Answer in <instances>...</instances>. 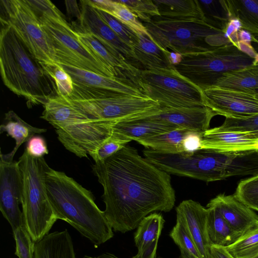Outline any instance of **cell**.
Returning <instances> with one entry per match:
<instances>
[{"label": "cell", "instance_id": "1", "mask_svg": "<svg viewBox=\"0 0 258 258\" xmlns=\"http://www.w3.org/2000/svg\"><path fill=\"white\" fill-rule=\"evenodd\" d=\"M92 170L103 187L105 216L116 232L132 231L152 212H168L175 205L170 174L130 145L95 162Z\"/></svg>", "mask_w": 258, "mask_h": 258}, {"label": "cell", "instance_id": "2", "mask_svg": "<svg viewBox=\"0 0 258 258\" xmlns=\"http://www.w3.org/2000/svg\"><path fill=\"white\" fill-rule=\"evenodd\" d=\"M45 182L57 219L70 224L96 246L113 237L104 211L95 204L90 190L65 173L50 167L46 171Z\"/></svg>", "mask_w": 258, "mask_h": 258}, {"label": "cell", "instance_id": "3", "mask_svg": "<svg viewBox=\"0 0 258 258\" xmlns=\"http://www.w3.org/2000/svg\"><path fill=\"white\" fill-rule=\"evenodd\" d=\"M1 73L5 85L25 97L28 105L42 104L57 95L54 81L9 26L1 23Z\"/></svg>", "mask_w": 258, "mask_h": 258}, {"label": "cell", "instance_id": "4", "mask_svg": "<svg viewBox=\"0 0 258 258\" xmlns=\"http://www.w3.org/2000/svg\"><path fill=\"white\" fill-rule=\"evenodd\" d=\"M39 18L53 50L55 62L113 78L126 80L98 59L80 40L77 32L49 1L28 0Z\"/></svg>", "mask_w": 258, "mask_h": 258}, {"label": "cell", "instance_id": "5", "mask_svg": "<svg viewBox=\"0 0 258 258\" xmlns=\"http://www.w3.org/2000/svg\"><path fill=\"white\" fill-rule=\"evenodd\" d=\"M142 23L150 38L165 51L194 53L231 43L225 38L223 30L209 20L157 17Z\"/></svg>", "mask_w": 258, "mask_h": 258}, {"label": "cell", "instance_id": "6", "mask_svg": "<svg viewBox=\"0 0 258 258\" xmlns=\"http://www.w3.org/2000/svg\"><path fill=\"white\" fill-rule=\"evenodd\" d=\"M22 177L21 205L24 224L35 243L47 234L57 220L45 182L49 165L44 157L35 158L25 150L19 158Z\"/></svg>", "mask_w": 258, "mask_h": 258}, {"label": "cell", "instance_id": "7", "mask_svg": "<svg viewBox=\"0 0 258 258\" xmlns=\"http://www.w3.org/2000/svg\"><path fill=\"white\" fill-rule=\"evenodd\" d=\"M43 106L40 117L55 128L66 149L80 158H87L108 138L85 114L60 96L50 98Z\"/></svg>", "mask_w": 258, "mask_h": 258}, {"label": "cell", "instance_id": "8", "mask_svg": "<svg viewBox=\"0 0 258 258\" xmlns=\"http://www.w3.org/2000/svg\"><path fill=\"white\" fill-rule=\"evenodd\" d=\"M258 61L229 43L209 50L181 54L174 68L201 90L214 86L223 74L251 66Z\"/></svg>", "mask_w": 258, "mask_h": 258}, {"label": "cell", "instance_id": "9", "mask_svg": "<svg viewBox=\"0 0 258 258\" xmlns=\"http://www.w3.org/2000/svg\"><path fill=\"white\" fill-rule=\"evenodd\" d=\"M144 95L169 108L204 106L202 90L174 67L142 70L138 80Z\"/></svg>", "mask_w": 258, "mask_h": 258}, {"label": "cell", "instance_id": "10", "mask_svg": "<svg viewBox=\"0 0 258 258\" xmlns=\"http://www.w3.org/2000/svg\"><path fill=\"white\" fill-rule=\"evenodd\" d=\"M64 99L85 114L94 124L102 128H112L121 121L153 114L161 106L146 96L128 95L87 100Z\"/></svg>", "mask_w": 258, "mask_h": 258}, {"label": "cell", "instance_id": "11", "mask_svg": "<svg viewBox=\"0 0 258 258\" xmlns=\"http://www.w3.org/2000/svg\"><path fill=\"white\" fill-rule=\"evenodd\" d=\"M1 23L14 30L40 63H54L52 48L28 0H1Z\"/></svg>", "mask_w": 258, "mask_h": 258}, {"label": "cell", "instance_id": "12", "mask_svg": "<svg viewBox=\"0 0 258 258\" xmlns=\"http://www.w3.org/2000/svg\"><path fill=\"white\" fill-rule=\"evenodd\" d=\"M204 104L217 115L241 118L258 114V98L253 90L212 86L202 90Z\"/></svg>", "mask_w": 258, "mask_h": 258}, {"label": "cell", "instance_id": "13", "mask_svg": "<svg viewBox=\"0 0 258 258\" xmlns=\"http://www.w3.org/2000/svg\"><path fill=\"white\" fill-rule=\"evenodd\" d=\"M58 64L70 75L74 86L84 89L90 99L104 98L114 94L145 96L130 80L107 77L71 66Z\"/></svg>", "mask_w": 258, "mask_h": 258}, {"label": "cell", "instance_id": "14", "mask_svg": "<svg viewBox=\"0 0 258 258\" xmlns=\"http://www.w3.org/2000/svg\"><path fill=\"white\" fill-rule=\"evenodd\" d=\"M80 3L81 15L75 31L92 35L119 59L140 70L132 48L103 21L87 0L81 1Z\"/></svg>", "mask_w": 258, "mask_h": 258}, {"label": "cell", "instance_id": "15", "mask_svg": "<svg viewBox=\"0 0 258 258\" xmlns=\"http://www.w3.org/2000/svg\"><path fill=\"white\" fill-rule=\"evenodd\" d=\"M22 195V177L18 161L0 159V210L12 230L24 225L19 208Z\"/></svg>", "mask_w": 258, "mask_h": 258}, {"label": "cell", "instance_id": "16", "mask_svg": "<svg viewBox=\"0 0 258 258\" xmlns=\"http://www.w3.org/2000/svg\"><path fill=\"white\" fill-rule=\"evenodd\" d=\"M207 208L215 209L239 239L258 229V215L234 194L218 195L210 201Z\"/></svg>", "mask_w": 258, "mask_h": 258}, {"label": "cell", "instance_id": "17", "mask_svg": "<svg viewBox=\"0 0 258 258\" xmlns=\"http://www.w3.org/2000/svg\"><path fill=\"white\" fill-rule=\"evenodd\" d=\"M176 219L185 227L202 258H210L207 231L208 209L192 200L182 201L176 207Z\"/></svg>", "mask_w": 258, "mask_h": 258}, {"label": "cell", "instance_id": "18", "mask_svg": "<svg viewBox=\"0 0 258 258\" xmlns=\"http://www.w3.org/2000/svg\"><path fill=\"white\" fill-rule=\"evenodd\" d=\"M216 115L213 110L205 106L179 108L161 106L157 112L143 117L203 134L209 129L210 122Z\"/></svg>", "mask_w": 258, "mask_h": 258}, {"label": "cell", "instance_id": "19", "mask_svg": "<svg viewBox=\"0 0 258 258\" xmlns=\"http://www.w3.org/2000/svg\"><path fill=\"white\" fill-rule=\"evenodd\" d=\"M226 152L258 151V132L211 133L203 135L201 149Z\"/></svg>", "mask_w": 258, "mask_h": 258}, {"label": "cell", "instance_id": "20", "mask_svg": "<svg viewBox=\"0 0 258 258\" xmlns=\"http://www.w3.org/2000/svg\"><path fill=\"white\" fill-rule=\"evenodd\" d=\"M164 223L162 215L156 212L142 220L134 235L138 252L132 258H157L158 240Z\"/></svg>", "mask_w": 258, "mask_h": 258}, {"label": "cell", "instance_id": "21", "mask_svg": "<svg viewBox=\"0 0 258 258\" xmlns=\"http://www.w3.org/2000/svg\"><path fill=\"white\" fill-rule=\"evenodd\" d=\"M180 128L159 120L142 117L118 122L113 126L112 134L137 142Z\"/></svg>", "mask_w": 258, "mask_h": 258}, {"label": "cell", "instance_id": "22", "mask_svg": "<svg viewBox=\"0 0 258 258\" xmlns=\"http://www.w3.org/2000/svg\"><path fill=\"white\" fill-rule=\"evenodd\" d=\"M34 258H76L67 229L48 233L36 242Z\"/></svg>", "mask_w": 258, "mask_h": 258}, {"label": "cell", "instance_id": "23", "mask_svg": "<svg viewBox=\"0 0 258 258\" xmlns=\"http://www.w3.org/2000/svg\"><path fill=\"white\" fill-rule=\"evenodd\" d=\"M45 128L33 126L23 120L14 111L5 113L4 121L0 126V133H7V136L15 140L16 145L12 151L3 154L1 151L0 157L8 161H13L14 156L20 146L27 142L35 134L46 132Z\"/></svg>", "mask_w": 258, "mask_h": 258}, {"label": "cell", "instance_id": "24", "mask_svg": "<svg viewBox=\"0 0 258 258\" xmlns=\"http://www.w3.org/2000/svg\"><path fill=\"white\" fill-rule=\"evenodd\" d=\"M219 3L228 20H238L241 29L258 37V0H226Z\"/></svg>", "mask_w": 258, "mask_h": 258}, {"label": "cell", "instance_id": "25", "mask_svg": "<svg viewBox=\"0 0 258 258\" xmlns=\"http://www.w3.org/2000/svg\"><path fill=\"white\" fill-rule=\"evenodd\" d=\"M137 34L138 41L132 49L137 61L142 64L144 70L173 67L168 58L169 50H163L148 36Z\"/></svg>", "mask_w": 258, "mask_h": 258}, {"label": "cell", "instance_id": "26", "mask_svg": "<svg viewBox=\"0 0 258 258\" xmlns=\"http://www.w3.org/2000/svg\"><path fill=\"white\" fill-rule=\"evenodd\" d=\"M160 17L167 19L209 20L197 0H153Z\"/></svg>", "mask_w": 258, "mask_h": 258}, {"label": "cell", "instance_id": "27", "mask_svg": "<svg viewBox=\"0 0 258 258\" xmlns=\"http://www.w3.org/2000/svg\"><path fill=\"white\" fill-rule=\"evenodd\" d=\"M213 86L242 91L257 89L258 62L223 74Z\"/></svg>", "mask_w": 258, "mask_h": 258}, {"label": "cell", "instance_id": "28", "mask_svg": "<svg viewBox=\"0 0 258 258\" xmlns=\"http://www.w3.org/2000/svg\"><path fill=\"white\" fill-rule=\"evenodd\" d=\"M91 6L111 15L137 34L150 38L148 31L137 17L125 5L117 1L87 0Z\"/></svg>", "mask_w": 258, "mask_h": 258}, {"label": "cell", "instance_id": "29", "mask_svg": "<svg viewBox=\"0 0 258 258\" xmlns=\"http://www.w3.org/2000/svg\"><path fill=\"white\" fill-rule=\"evenodd\" d=\"M207 208V231L211 245L225 247L238 240V237L221 214L214 208Z\"/></svg>", "mask_w": 258, "mask_h": 258}, {"label": "cell", "instance_id": "30", "mask_svg": "<svg viewBox=\"0 0 258 258\" xmlns=\"http://www.w3.org/2000/svg\"><path fill=\"white\" fill-rule=\"evenodd\" d=\"M192 132L184 128H176L138 143L145 148L167 153L180 154L183 140Z\"/></svg>", "mask_w": 258, "mask_h": 258}, {"label": "cell", "instance_id": "31", "mask_svg": "<svg viewBox=\"0 0 258 258\" xmlns=\"http://www.w3.org/2000/svg\"><path fill=\"white\" fill-rule=\"evenodd\" d=\"M169 236L180 250V258H202L185 227L179 220L176 219Z\"/></svg>", "mask_w": 258, "mask_h": 258}, {"label": "cell", "instance_id": "32", "mask_svg": "<svg viewBox=\"0 0 258 258\" xmlns=\"http://www.w3.org/2000/svg\"><path fill=\"white\" fill-rule=\"evenodd\" d=\"M233 258H256L258 256V229L225 247Z\"/></svg>", "mask_w": 258, "mask_h": 258}, {"label": "cell", "instance_id": "33", "mask_svg": "<svg viewBox=\"0 0 258 258\" xmlns=\"http://www.w3.org/2000/svg\"><path fill=\"white\" fill-rule=\"evenodd\" d=\"M41 64L54 81L57 95L62 98L69 97L74 90L73 82L70 75L57 63Z\"/></svg>", "mask_w": 258, "mask_h": 258}, {"label": "cell", "instance_id": "34", "mask_svg": "<svg viewBox=\"0 0 258 258\" xmlns=\"http://www.w3.org/2000/svg\"><path fill=\"white\" fill-rule=\"evenodd\" d=\"M234 195L250 209L258 212V174L240 181Z\"/></svg>", "mask_w": 258, "mask_h": 258}, {"label": "cell", "instance_id": "35", "mask_svg": "<svg viewBox=\"0 0 258 258\" xmlns=\"http://www.w3.org/2000/svg\"><path fill=\"white\" fill-rule=\"evenodd\" d=\"M208 131L211 133L258 132V114L241 118H226L222 125L209 128Z\"/></svg>", "mask_w": 258, "mask_h": 258}, {"label": "cell", "instance_id": "36", "mask_svg": "<svg viewBox=\"0 0 258 258\" xmlns=\"http://www.w3.org/2000/svg\"><path fill=\"white\" fill-rule=\"evenodd\" d=\"M95 9L100 17L124 43L132 48L137 43L136 33L108 13Z\"/></svg>", "mask_w": 258, "mask_h": 258}, {"label": "cell", "instance_id": "37", "mask_svg": "<svg viewBox=\"0 0 258 258\" xmlns=\"http://www.w3.org/2000/svg\"><path fill=\"white\" fill-rule=\"evenodd\" d=\"M125 5L143 22L160 17L158 8L151 0H118Z\"/></svg>", "mask_w": 258, "mask_h": 258}, {"label": "cell", "instance_id": "38", "mask_svg": "<svg viewBox=\"0 0 258 258\" xmlns=\"http://www.w3.org/2000/svg\"><path fill=\"white\" fill-rule=\"evenodd\" d=\"M16 242L15 254L19 258H34L35 243L25 225L13 230Z\"/></svg>", "mask_w": 258, "mask_h": 258}, {"label": "cell", "instance_id": "39", "mask_svg": "<svg viewBox=\"0 0 258 258\" xmlns=\"http://www.w3.org/2000/svg\"><path fill=\"white\" fill-rule=\"evenodd\" d=\"M130 142L129 140L112 134L90 156L95 162L103 161L122 149Z\"/></svg>", "mask_w": 258, "mask_h": 258}, {"label": "cell", "instance_id": "40", "mask_svg": "<svg viewBox=\"0 0 258 258\" xmlns=\"http://www.w3.org/2000/svg\"><path fill=\"white\" fill-rule=\"evenodd\" d=\"M27 143L25 150L32 157L41 158L48 154L46 142L42 136L34 135Z\"/></svg>", "mask_w": 258, "mask_h": 258}, {"label": "cell", "instance_id": "41", "mask_svg": "<svg viewBox=\"0 0 258 258\" xmlns=\"http://www.w3.org/2000/svg\"><path fill=\"white\" fill-rule=\"evenodd\" d=\"M203 135L194 132L189 134L182 143L180 154H190L201 149Z\"/></svg>", "mask_w": 258, "mask_h": 258}, {"label": "cell", "instance_id": "42", "mask_svg": "<svg viewBox=\"0 0 258 258\" xmlns=\"http://www.w3.org/2000/svg\"><path fill=\"white\" fill-rule=\"evenodd\" d=\"M65 3L69 16L72 18H76L78 24L80 19L81 10L79 8L77 2L75 1H66Z\"/></svg>", "mask_w": 258, "mask_h": 258}, {"label": "cell", "instance_id": "43", "mask_svg": "<svg viewBox=\"0 0 258 258\" xmlns=\"http://www.w3.org/2000/svg\"><path fill=\"white\" fill-rule=\"evenodd\" d=\"M210 258H233L227 251L225 247L211 245Z\"/></svg>", "mask_w": 258, "mask_h": 258}, {"label": "cell", "instance_id": "44", "mask_svg": "<svg viewBox=\"0 0 258 258\" xmlns=\"http://www.w3.org/2000/svg\"><path fill=\"white\" fill-rule=\"evenodd\" d=\"M83 258H120L114 254L109 252H104L96 256H91L89 255H85ZM157 258H163L159 256Z\"/></svg>", "mask_w": 258, "mask_h": 258}, {"label": "cell", "instance_id": "45", "mask_svg": "<svg viewBox=\"0 0 258 258\" xmlns=\"http://www.w3.org/2000/svg\"><path fill=\"white\" fill-rule=\"evenodd\" d=\"M253 91L254 92L256 97L258 98V89H256V90H253Z\"/></svg>", "mask_w": 258, "mask_h": 258}, {"label": "cell", "instance_id": "46", "mask_svg": "<svg viewBox=\"0 0 258 258\" xmlns=\"http://www.w3.org/2000/svg\"><path fill=\"white\" fill-rule=\"evenodd\" d=\"M256 258H258V256L257 257H256Z\"/></svg>", "mask_w": 258, "mask_h": 258}]
</instances>
